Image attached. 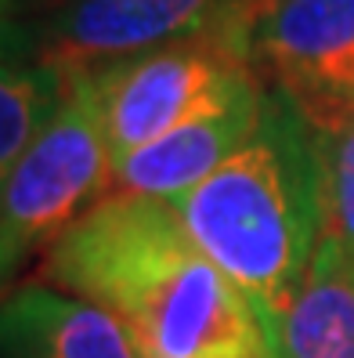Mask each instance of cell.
I'll list each match as a JSON object with an SVG mask.
<instances>
[{"label": "cell", "mask_w": 354, "mask_h": 358, "mask_svg": "<svg viewBox=\"0 0 354 358\" xmlns=\"http://www.w3.org/2000/svg\"><path fill=\"white\" fill-rule=\"evenodd\" d=\"M40 271L109 311L145 358H275L257 308L166 199L101 196L47 246Z\"/></svg>", "instance_id": "cell-1"}, {"label": "cell", "mask_w": 354, "mask_h": 358, "mask_svg": "<svg viewBox=\"0 0 354 358\" xmlns=\"http://www.w3.org/2000/svg\"><path fill=\"white\" fill-rule=\"evenodd\" d=\"M174 210L196 246L249 297L272 341L322 239L318 159L293 105L267 87L257 134L174 199Z\"/></svg>", "instance_id": "cell-2"}, {"label": "cell", "mask_w": 354, "mask_h": 358, "mask_svg": "<svg viewBox=\"0 0 354 358\" xmlns=\"http://www.w3.org/2000/svg\"><path fill=\"white\" fill-rule=\"evenodd\" d=\"M112 149L91 76L66 80V101L0 181V301L36 254L109 196Z\"/></svg>", "instance_id": "cell-3"}, {"label": "cell", "mask_w": 354, "mask_h": 358, "mask_svg": "<svg viewBox=\"0 0 354 358\" xmlns=\"http://www.w3.org/2000/svg\"><path fill=\"white\" fill-rule=\"evenodd\" d=\"M224 40L307 131L354 116V0H235Z\"/></svg>", "instance_id": "cell-4"}, {"label": "cell", "mask_w": 354, "mask_h": 358, "mask_svg": "<svg viewBox=\"0 0 354 358\" xmlns=\"http://www.w3.org/2000/svg\"><path fill=\"white\" fill-rule=\"evenodd\" d=\"M249 62L217 36L159 48L91 76L112 159H123L202 113L242 80Z\"/></svg>", "instance_id": "cell-5"}, {"label": "cell", "mask_w": 354, "mask_h": 358, "mask_svg": "<svg viewBox=\"0 0 354 358\" xmlns=\"http://www.w3.org/2000/svg\"><path fill=\"white\" fill-rule=\"evenodd\" d=\"M232 8L235 0H69L36 36L33 58L61 80L94 76L184 40H224Z\"/></svg>", "instance_id": "cell-6"}, {"label": "cell", "mask_w": 354, "mask_h": 358, "mask_svg": "<svg viewBox=\"0 0 354 358\" xmlns=\"http://www.w3.org/2000/svg\"><path fill=\"white\" fill-rule=\"evenodd\" d=\"M267 87L260 76L242 80L202 113L184 120L170 134L156 138L145 149L112 159L109 192H134L174 203L202 185L217 166H224L242 145L257 134L264 116Z\"/></svg>", "instance_id": "cell-7"}, {"label": "cell", "mask_w": 354, "mask_h": 358, "mask_svg": "<svg viewBox=\"0 0 354 358\" xmlns=\"http://www.w3.org/2000/svg\"><path fill=\"white\" fill-rule=\"evenodd\" d=\"M0 358H145L109 311L73 293L26 282L0 301Z\"/></svg>", "instance_id": "cell-8"}, {"label": "cell", "mask_w": 354, "mask_h": 358, "mask_svg": "<svg viewBox=\"0 0 354 358\" xmlns=\"http://www.w3.org/2000/svg\"><path fill=\"white\" fill-rule=\"evenodd\" d=\"M275 358H354V261L318 239L304 279L272 333Z\"/></svg>", "instance_id": "cell-9"}, {"label": "cell", "mask_w": 354, "mask_h": 358, "mask_svg": "<svg viewBox=\"0 0 354 358\" xmlns=\"http://www.w3.org/2000/svg\"><path fill=\"white\" fill-rule=\"evenodd\" d=\"M66 101V80L36 58L0 62V181Z\"/></svg>", "instance_id": "cell-10"}, {"label": "cell", "mask_w": 354, "mask_h": 358, "mask_svg": "<svg viewBox=\"0 0 354 358\" xmlns=\"http://www.w3.org/2000/svg\"><path fill=\"white\" fill-rule=\"evenodd\" d=\"M311 145L318 159L322 236L354 261V116L325 131H311Z\"/></svg>", "instance_id": "cell-11"}, {"label": "cell", "mask_w": 354, "mask_h": 358, "mask_svg": "<svg viewBox=\"0 0 354 358\" xmlns=\"http://www.w3.org/2000/svg\"><path fill=\"white\" fill-rule=\"evenodd\" d=\"M29 51L36 55V36H29L18 22H11V18H0V62L29 58Z\"/></svg>", "instance_id": "cell-12"}, {"label": "cell", "mask_w": 354, "mask_h": 358, "mask_svg": "<svg viewBox=\"0 0 354 358\" xmlns=\"http://www.w3.org/2000/svg\"><path fill=\"white\" fill-rule=\"evenodd\" d=\"M15 4H18V0H0V18H8Z\"/></svg>", "instance_id": "cell-13"}]
</instances>
